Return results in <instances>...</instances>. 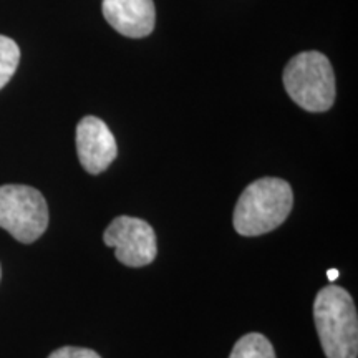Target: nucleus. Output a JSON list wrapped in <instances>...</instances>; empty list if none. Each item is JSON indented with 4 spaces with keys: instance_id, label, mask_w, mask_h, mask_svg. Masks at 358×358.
<instances>
[{
    "instance_id": "f257e3e1",
    "label": "nucleus",
    "mask_w": 358,
    "mask_h": 358,
    "mask_svg": "<svg viewBox=\"0 0 358 358\" xmlns=\"http://www.w3.org/2000/svg\"><path fill=\"white\" fill-rule=\"evenodd\" d=\"M294 206V192L280 178H261L237 199L232 224L237 234L256 237L272 232L285 222Z\"/></svg>"
},
{
    "instance_id": "f03ea898",
    "label": "nucleus",
    "mask_w": 358,
    "mask_h": 358,
    "mask_svg": "<svg viewBox=\"0 0 358 358\" xmlns=\"http://www.w3.org/2000/svg\"><path fill=\"white\" fill-rule=\"evenodd\" d=\"M313 320L327 358L358 357V317L352 295L330 284L317 294Z\"/></svg>"
},
{
    "instance_id": "7ed1b4c3",
    "label": "nucleus",
    "mask_w": 358,
    "mask_h": 358,
    "mask_svg": "<svg viewBox=\"0 0 358 358\" xmlns=\"http://www.w3.org/2000/svg\"><path fill=\"white\" fill-rule=\"evenodd\" d=\"M284 87L302 110L322 113L335 101V75L330 60L320 52H302L284 69Z\"/></svg>"
},
{
    "instance_id": "20e7f679",
    "label": "nucleus",
    "mask_w": 358,
    "mask_h": 358,
    "mask_svg": "<svg viewBox=\"0 0 358 358\" xmlns=\"http://www.w3.org/2000/svg\"><path fill=\"white\" fill-rule=\"evenodd\" d=\"M0 227L22 244H32L48 227V206L32 186H0Z\"/></svg>"
},
{
    "instance_id": "39448f33",
    "label": "nucleus",
    "mask_w": 358,
    "mask_h": 358,
    "mask_svg": "<svg viewBox=\"0 0 358 358\" xmlns=\"http://www.w3.org/2000/svg\"><path fill=\"white\" fill-rule=\"evenodd\" d=\"M103 241L115 248V256L128 267L150 266L156 259V234L145 219L120 216L106 227Z\"/></svg>"
},
{
    "instance_id": "423d86ee",
    "label": "nucleus",
    "mask_w": 358,
    "mask_h": 358,
    "mask_svg": "<svg viewBox=\"0 0 358 358\" xmlns=\"http://www.w3.org/2000/svg\"><path fill=\"white\" fill-rule=\"evenodd\" d=\"M77 153L83 169L90 174H100L116 159V140L103 120L85 116L77 127Z\"/></svg>"
},
{
    "instance_id": "0eeeda50",
    "label": "nucleus",
    "mask_w": 358,
    "mask_h": 358,
    "mask_svg": "<svg viewBox=\"0 0 358 358\" xmlns=\"http://www.w3.org/2000/svg\"><path fill=\"white\" fill-rule=\"evenodd\" d=\"M103 15L124 37L143 38L153 32L156 8L153 0H103Z\"/></svg>"
},
{
    "instance_id": "6e6552de",
    "label": "nucleus",
    "mask_w": 358,
    "mask_h": 358,
    "mask_svg": "<svg viewBox=\"0 0 358 358\" xmlns=\"http://www.w3.org/2000/svg\"><path fill=\"white\" fill-rule=\"evenodd\" d=\"M229 358H275V352L262 334L254 332L237 340Z\"/></svg>"
},
{
    "instance_id": "1a4fd4ad",
    "label": "nucleus",
    "mask_w": 358,
    "mask_h": 358,
    "mask_svg": "<svg viewBox=\"0 0 358 358\" xmlns=\"http://www.w3.org/2000/svg\"><path fill=\"white\" fill-rule=\"evenodd\" d=\"M20 62V48L12 38L0 35V90L10 82Z\"/></svg>"
},
{
    "instance_id": "9d476101",
    "label": "nucleus",
    "mask_w": 358,
    "mask_h": 358,
    "mask_svg": "<svg viewBox=\"0 0 358 358\" xmlns=\"http://www.w3.org/2000/svg\"><path fill=\"white\" fill-rule=\"evenodd\" d=\"M48 358H101L95 350L82 347H62L52 352Z\"/></svg>"
},
{
    "instance_id": "9b49d317",
    "label": "nucleus",
    "mask_w": 358,
    "mask_h": 358,
    "mask_svg": "<svg viewBox=\"0 0 358 358\" xmlns=\"http://www.w3.org/2000/svg\"><path fill=\"white\" fill-rule=\"evenodd\" d=\"M327 277H329L330 282H335L340 277V272L337 271V268H330V271L327 272Z\"/></svg>"
},
{
    "instance_id": "f8f14e48",
    "label": "nucleus",
    "mask_w": 358,
    "mask_h": 358,
    "mask_svg": "<svg viewBox=\"0 0 358 358\" xmlns=\"http://www.w3.org/2000/svg\"><path fill=\"white\" fill-rule=\"evenodd\" d=\"M0 277H2V267H0Z\"/></svg>"
}]
</instances>
